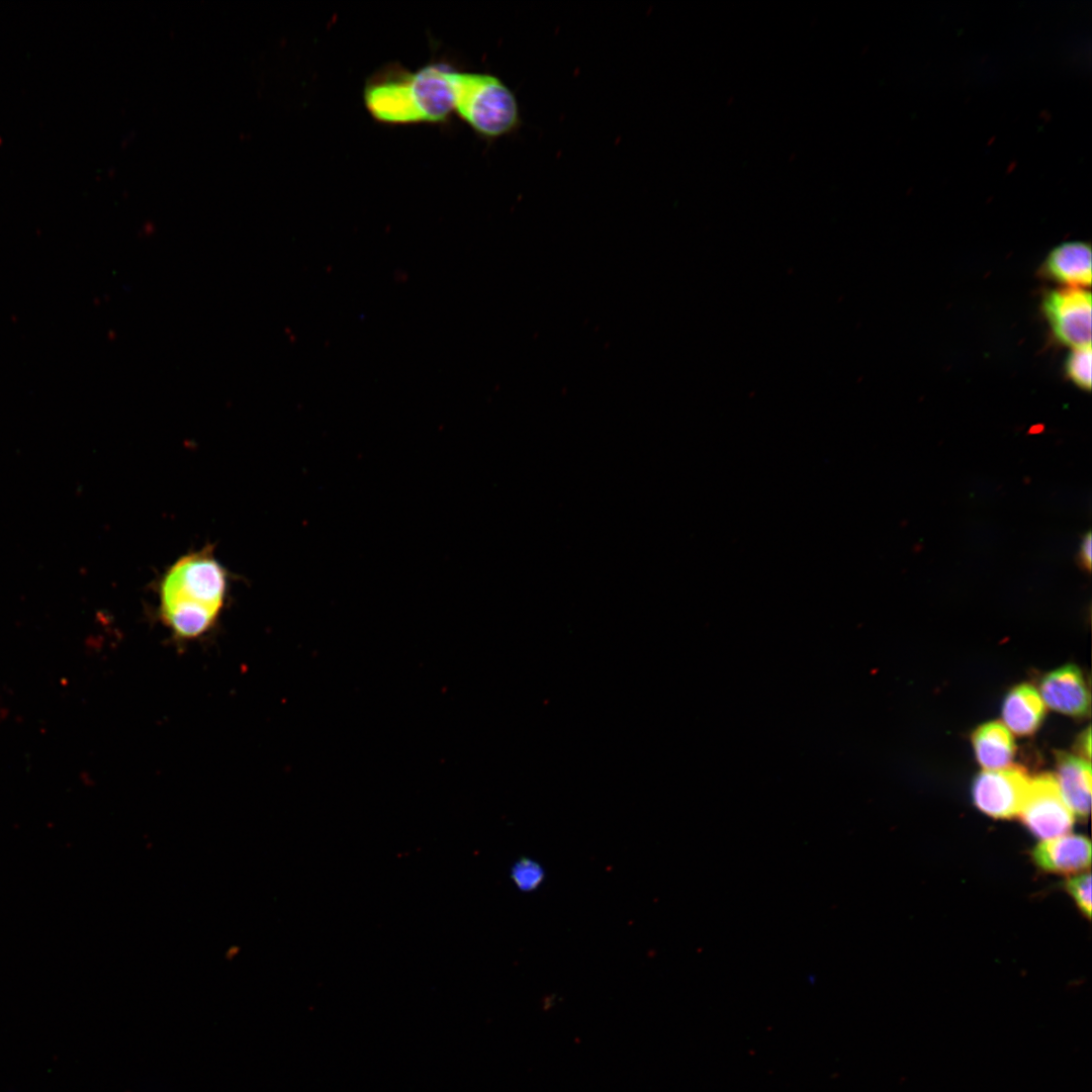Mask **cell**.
Returning a JSON list of instances; mask_svg holds the SVG:
<instances>
[{
  "label": "cell",
  "mask_w": 1092,
  "mask_h": 1092,
  "mask_svg": "<svg viewBox=\"0 0 1092 1092\" xmlns=\"http://www.w3.org/2000/svg\"><path fill=\"white\" fill-rule=\"evenodd\" d=\"M1032 857L1044 871L1075 873L1091 864V844L1082 835L1063 834L1038 843Z\"/></svg>",
  "instance_id": "obj_8"
},
{
  "label": "cell",
  "mask_w": 1092,
  "mask_h": 1092,
  "mask_svg": "<svg viewBox=\"0 0 1092 1092\" xmlns=\"http://www.w3.org/2000/svg\"><path fill=\"white\" fill-rule=\"evenodd\" d=\"M1029 783V777L1020 766L984 770L973 782V800L991 817L1010 818L1019 814Z\"/></svg>",
  "instance_id": "obj_6"
},
{
  "label": "cell",
  "mask_w": 1092,
  "mask_h": 1092,
  "mask_svg": "<svg viewBox=\"0 0 1092 1092\" xmlns=\"http://www.w3.org/2000/svg\"><path fill=\"white\" fill-rule=\"evenodd\" d=\"M454 70L442 62L416 71L398 63L384 65L365 82V107L376 121L386 124L446 122L454 112Z\"/></svg>",
  "instance_id": "obj_1"
},
{
  "label": "cell",
  "mask_w": 1092,
  "mask_h": 1092,
  "mask_svg": "<svg viewBox=\"0 0 1092 1092\" xmlns=\"http://www.w3.org/2000/svg\"><path fill=\"white\" fill-rule=\"evenodd\" d=\"M1076 748L1081 758L1090 761L1091 755V733L1090 727H1088L1078 738Z\"/></svg>",
  "instance_id": "obj_17"
},
{
  "label": "cell",
  "mask_w": 1092,
  "mask_h": 1092,
  "mask_svg": "<svg viewBox=\"0 0 1092 1092\" xmlns=\"http://www.w3.org/2000/svg\"><path fill=\"white\" fill-rule=\"evenodd\" d=\"M1067 890L1078 907L1087 916H1091V875L1081 874L1067 881Z\"/></svg>",
  "instance_id": "obj_15"
},
{
  "label": "cell",
  "mask_w": 1092,
  "mask_h": 1092,
  "mask_svg": "<svg viewBox=\"0 0 1092 1092\" xmlns=\"http://www.w3.org/2000/svg\"><path fill=\"white\" fill-rule=\"evenodd\" d=\"M1057 784L1061 795L1074 816L1084 818L1090 812V761L1068 752H1056Z\"/></svg>",
  "instance_id": "obj_9"
},
{
  "label": "cell",
  "mask_w": 1092,
  "mask_h": 1092,
  "mask_svg": "<svg viewBox=\"0 0 1092 1092\" xmlns=\"http://www.w3.org/2000/svg\"><path fill=\"white\" fill-rule=\"evenodd\" d=\"M1091 347L1076 348L1069 354L1065 363L1068 378L1079 388H1091Z\"/></svg>",
  "instance_id": "obj_14"
},
{
  "label": "cell",
  "mask_w": 1092,
  "mask_h": 1092,
  "mask_svg": "<svg viewBox=\"0 0 1092 1092\" xmlns=\"http://www.w3.org/2000/svg\"><path fill=\"white\" fill-rule=\"evenodd\" d=\"M1044 713L1042 699L1028 684L1014 687L1003 701L1002 719L1005 727L1018 736L1032 735L1041 725Z\"/></svg>",
  "instance_id": "obj_11"
},
{
  "label": "cell",
  "mask_w": 1092,
  "mask_h": 1092,
  "mask_svg": "<svg viewBox=\"0 0 1092 1092\" xmlns=\"http://www.w3.org/2000/svg\"><path fill=\"white\" fill-rule=\"evenodd\" d=\"M229 582L228 569L210 546L178 557L163 572L158 585L163 622L179 638L199 637L217 621Z\"/></svg>",
  "instance_id": "obj_2"
},
{
  "label": "cell",
  "mask_w": 1092,
  "mask_h": 1092,
  "mask_svg": "<svg viewBox=\"0 0 1092 1092\" xmlns=\"http://www.w3.org/2000/svg\"><path fill=\"white\" fill-rule=\"evenodd\" d=\"M1044 703L1054 711L1072 717L1090 712V693L1082 671L1068 664L1046 673L1039 685Z\"/></svg>",
  "instance_id": "obj_7"
},
{
  "label": "cell",
  "mask_w": 1092,
  "mask_h": 1092,
  "mask_svg": "<svg viewBox=\"0 0 1092 1092\" xmlns=\"http://www.w3.org/2000/svg\"><path fill=\"white\" fill-rule=\"evenodd\" d=\"M1091 293L1085 288L1051 290L1042 309L1056 338L1076 349L1091 347Z\"/></svg>",
  "instance_id": "obj_5"
},
{
  "label": "cell",
  "mask_w": 1092,
  "mask_h": 1092,
  "mask_svg": "<svg viewBox=\"0 0 1092 1092\" xmlns=\"http://www.w3.org/2000/svg\"><path fill=\"white\" fill-rule=\"evenodd\" d=\"M1091 545H1092L1091 533L1088 532L1084 536V538L1082 540V543H1081V546H1080V552H1079V555H1078L1080 565L1082 566L1083 569H1085L1087 571L1091 570V559H1092V553H1091L1092 546Z\"/></svg>",
  "instance_id": "obj_16"
},
{
  "label": "cell",
  "mask_w": 1092,
  "mask_h": 1092,
  "mask_svg": "<svg viewBox=\"0 0 1092 1092\" xmlns=\"http://www.w3.org/2000/svg\"><path fill=\"white\" fill-rule=\"evenodd\" d=\"M454 112L477 135L494 140L517 130L521 123L518 100L494 75L454 70Z\"/></svg>",
  "instance_id": "obj_3"
},
{
  "label": "cell",
  "mask_w": 1092,
  "mask_h": 1092,
  "mask_svg": "<svg viewBox=\"0 0 1092 1092\" xmlns=\"http://www.w3.org/2000/svg\"><path fill=\"white\" fill-rule=\"evenodd\" d=\"M1091 247L1084 242H1066L1054 248L1043 262V274L1069 287L1091 284Z\"/></svg>",
  "instance_id": "obj_10"
},
{
  "label": "cell",
  "mask_w": 1092,
  "mask_h": 1092,
  "mask_svg": "<svg viewBox=\"0 0 1092 1092\" xmlns=\"http://www.w3.org/2000/svg\"><path fill=\"white\" fill-rule=\"evenodd\" d=\"M1019 814L1030 832L1044 840L1067 833L1074 823L1056 778L1045 772L1030 780Z\"/></svg>",
  "instance_id": "obj_4"
},
{
  "label": "cell",
  "mask_w": 1092,
  "mask_h": 1092,
  "mask_svg": "<svg viewBox=\"0 0 1092 1092\" xmlns=\"http://www.w3.org/2000/svg\"><path fill=\"white\" fill-rule=\"evenodd\" d=\"M510 879L520 892H534L542 886L545 870L532 857H520L510 869Z\"/></svg>",
  "instance_id": "obj_13"
},
{
  "label": "cell",
  "mask_w": 1092,
  "mask_h": 1092,
  "mask_svg": "<svg viewBox=\"0 0 1092 1092\" xmlns=\"http://www.w3.org/2000/svg\"><path fill=\"white\" fill-rule=\"evenodd\" d=\"M972 744L979 764L986 770L1006 767L1015 754L1011 733L997 721L979 726L972 734Z\"/></svg>",
  "instance_id": "obj_12"
}]
</instances>
